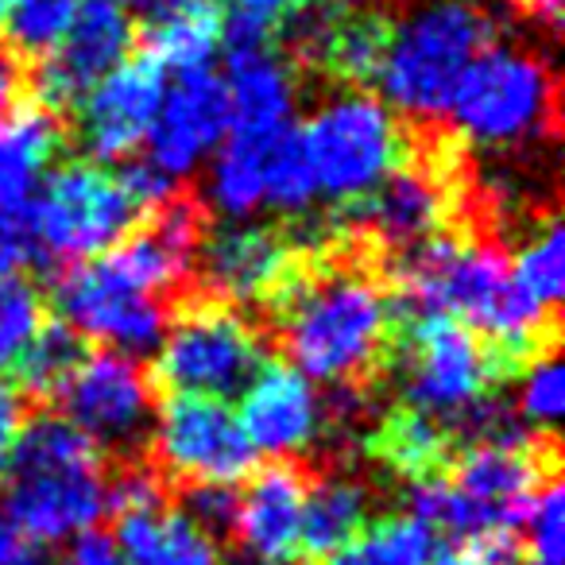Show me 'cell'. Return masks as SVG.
<instances>
[{
	"mask_svg": "<svg viewBox=\"0 0 565 565\" xmlns=\"http://www.w3.org/2000/svg\"><path fill=\"white\" fill-rule=\"evenodd\" d=\"M557 477V454L550 441H472L457 449L446 480L488 519L511 531L523 523L534 492Z\"/></svg>",
	"mask_w": 565,
	"mask_h": 565,
	"instance_id": "5bb4252c",
	"label": "cell"
},
{
	"mask_svg": "<svg viewBox=\"0 0 565 565\" xmlns=\"http://www.w3.org/2000/svg\"><path fill=\"white\" fill-rule=\"evenodd\" d=\"M113 542L125 565H225L217 539L167 503L117 515Z\"/></svg>",
	"mask_w": 565,
	"mask_h": 565,
	"instance_id": "603a6c76",
	"label": "cell"
},
{
	"mask_svg": "<svg viewBox=\"0 0 565 565\" xmlns=\"http://www.w3.org/2000/svg\"><path fill=\"white\" fill-rule=\"evenodd\" d=\"M318 202V182L310 171L299 128H287L264 156V205L279 213H307Z\"/></svg>",
	"mask_w": 565,
	"mask_h": 565,
	"instance_id": "f1b7e54d",
	"label": "cell"
},
{
	"mask_svg": "<svg viewBox=\"0 0 565 565\" xmlns=\"http://www.w3.org/2000/svg\"><path fill=\"white\" fill-rule=\"evenodd\" d=\"M511 279H515V287L534 307L554 315L565 291V236L557 221H546V225L531 236V244H526L515 264H511Z\"/></svg>",
	"mask_w": 565,
	"mask_h": 565,
	"instance_id": "4dcf8cb0",
	"label": "cell"
},
{
	"mask_svg": "<svg viewBox=\"0 0 565 565\" xmlns=\"http://www.w3.org/2000/svg\"><path fill=\"white\" fill-rule=\"evenodd\" d=\"M523 523L531 526V565H562L565 562V492L562 480H546L534 492Z\"/></svg>",
	"mask_w": 565,
	"mask_h": 565,
	"instance_id": "d6a6232c",
	"label": "cell"
},
{
	"mask_svg": "<svg viewBox=\"0 0 565 565\" xmlns=\"http://www.w3.org/2000/svg\"><path fill=\"white\" fill-rule=\"evenodd\" d=\"M17 97H20V66L9 51L0 47V125L12 117L17 109Z\"/></svg>",
	"mask_w": 565,
	"mask_h": 565,
	"instance_id": "60d3db41",
	"label": "cell"
},
{
	"mask_svg": "<svg viewBox=\"0 0 565 565\" xmlns=\"http://www.w3.org/2000/svg\"><path fill=\"white\" fill-rule=\"evenodd\" d=\"M20 426H24V399H20L17 387L0 384V472L9 465V454L20 438Z\"/></svg>",
	"mask_w": 565,
	"mask_h": 565,
	"instance_id": "74e56055",
	"label": "cell"
},
{
	"mask_svg": "<svg viewBox=\"0 0 565 565\" xmlns=\"http://www.w3.org/2000/svg\"><path fill=\"white\" fill-rule=\"evenodd\" d=\"M136 43V24L113 0H82L58 43L43 58H35L32 89L35 105L51 113L78 109V102L120 63Z\"/></svg>",
	"mask_w": 565,
	"mask_h": 565,
	"instance_id": "4fadbf2b",
	"label": "cell"
},
{
	"mask_svg": "<svg viewBox=\"0 0 565 565\" xmlns=\"http://www.w3.org/2000/svg\"><path fill=\"white\" fill-rule=\"evenodd\" d=\"M492 47V20L472 0H438L387 35L376 86L387 109L418 120L446 117L461 74Z\"/></svg>",
	"mask_w": 565,
	"mask_h": 565,
	"instance_id": "3957f363",
	"label": "cell"
},
{
	"mask_svg": "<svg viewBox=\"0 0 565 565\" xmlns=\"http://www.w3.org/2000/svg\"><path fill=\"white\" fill-rule=\"evenodd\" d=\"M264 364L256 330L225 302H190L159 341L156 387L167 395H210L228 399L244 392Z\"/></svg>",
	"mask_w": 565,
	"mask_h": 565,
	"instance_id": "52a82bcc",
	"label": "cell"
},
{
	"mask_svg": "<svg viewBox=\"0 0 565 565\" xmlns=\"http://www.w3.org/2000/svg\"><path fill=\"white\" fill-rule=\"evenodd\" d=\"M372 449H376V457L387 469L415 484V480L441 477L449 469V461L457 454V434L438 418L423 415V411L395 407L376 430Z\"/></svg>",
	"mask_w": 565,
	"mask_h": 565,
	"instance_id": "cb8c5ba5",
	"label": "cell"
},
{
	"mask_svg": "<svg viewBox=\"0 0 565 565\" xmlns=\"http://www.w3.org/2000/svg\"><path fill=\"white\" fill-rule=\"evenodd\" d=\"M271 143H244L228 140V136L221 140V151L210 171V198L221 213L252 217L256 210H264V156Z\"/></svg>",
	"mask_w": 565,
	"mask_h": 565,
	"instance_id": "4316f807",
	"label": "cell"
},
{
	"mask_svg": "<svg viewBox=\"0 0 565 565\" xmlns=\"http://www.w3.org/2000/svg\"><path fill=\"white\" fill-rule=\"evenodd\" d=\"M228 140L271 143L295 125L291 66L275 55L271 43L225 51Z\"/></svg>",
	"mask_w": 565,
	"mask_h": 565,
	"instance_id": "d6986e66",
	"label": "cell"
},
{
	"mask_svg": "<svg viewBox=\"0 0 565 565\" xmlns=\"http://www.w3.org/2000/svg\"><path fill=\"white\" fill-rule=\"evenodd\" d=\"M20 565H51V562H43V557H35L32 550H28V557H24V562H20Z\"/></svg>",
	"mask_w": 565,
	"mask_h": 565,
	"instance_id": "ee69618b",
	"label": "cell"
},
{
	"mask_svg": "<svg viewBox=\"0 0 565 565\" xmlns=\"http://www.w3.org/2000/svg\"><path fill=\"white\" fill-rule=\"evenodd\" d=\"M47 322V307L43 295L35 291V282L24 275H9L0 279V376H9L32 338Z\"/></svg>",
	"mask_w": 565,
	"mask_h": 565,
	"instance_id": "1f68e13d",
	"label": "cell"
},
{
	"mask_svg": "<svg viewBox=\"0 0 565 565\" xmlns=\"http://www.w3.org/2000/svg\"><path fill=\"white\" fill-rule=\"evenodd\" d=\"M82 0H9L4 4V51L12 58H43L78 17Z\"/></svg>",
	"mask_w": 565,
	"mask_h": 565,
	"instance_id": "f546056e",
	"label": "cell"
},
{
	"mask_svg": "<svg viewBox=\"0 0 565 565\" xmlns=\"http://www.w3.org/2000/svg\"><path fill=\"white\" fill-rule=\"evenodd\" d=\"M449 213V194L441 174L426 167H395L369 198H361L353 221L369 225L392 248H415L441 233Z\"/></svg>",
	"mask_w": 565,
	"mask_h": 565,
	"instance_id": "ffe728a7",
	"label": "cell"
},
{
	"mask_svg": "<svg viewBox=\"0 0 565 565\" xmlns=\"http://www.w3.org/2000/svg\"><path fill=\"white\" fill-rule=\"evenodd\" d=\"M221 0H159L140 28L143 55L167 74L205 71L221 51Z\"/></svg>",
	"mask_w": 565,
	"mask_h": 565,
	"instance_id": "7402d4cb",
	"label": "cell"
},
{
	"mask_svg": "<svg viewBox=\"0 0 565 565\" xmlns=\"http://www.w3.org/2000/svg\"><path fill=\"white\" fill-rule=\"evenodd\" d=\"M392 356L403 372V407L430 418H461L508 380V364L469 326L449 318L399 322Z\"/></svg>",
	"mask_w": 565,
	"mask_h": 565,
	"instance_id": "5b68a950",
	"label": "cell"
},
{
	"mask_svg": "<svg viewBox=\"0 0 565 565\" xmlns=\"http://www.w3.org/2000/svg\"><path fill=\"white\" fill-rule=\"evenodd\" d=\"M32 252H35L32 221L17 217V213H0V279L24 271L32 264Z\"/></svg>",
	"mask_w": 565,
	"mask_h": 565,
	"instance_id": "8d00e7d4",
	"label": "cell"
},
{
	"mask_svg": "<svg viewBox=\"0 0 565 565\" xmlns=\"http://www.w3.org/2000/svg\"><path fill=\"white\" fill-rule=\"evenodd\" d=\"M241 430L256 454L291 457L315 441L322 426V399L299 369L264 361L241 392Z\"/></svg>",
	"mask_w": 565,
	"mask_h": 565,
	"instance_id": "e0dca14e",
	"label": "cell"
},
{
	"mask_svg": "<svg viewBox=\"0 0 565 565\" xmlns=\"http://www.w3.org/2000/svg\"><path fill=\"white\" fill-rule=\"evenodd\" d=\"M63 148V125L51 109L28 102L17 105L0 125V213L28 217L43 171Z\"/></svg>",
	"mask_w": 565,
	"mask_h": 565,
	"instance_id": "44dd1931",
	"label": "cell"
},
{
	"mask_svg": "<svg viewBox=\"0 0 565 565\" xmlns=\"http://www.w3.org/2000/svg\"><path fill=\"white\" fill-rule=\"evenodd\" d=\"M151 430H156L159 465L186 484L233 488L256 469V449L244 438L241 418L228 399L167 395Z\"/></svg>",
	"mask_w": 565,
	"mask_h": 565,
	"instance_id": "30bf717a",
	"label": "cell"
},
{
	"mask_svg": "<svg viewBox=\"0 0 565 565\" xmlns=\"http://www.w3.org/2000/svg\"><path fill=\"white\" fill-rule=\"evenodd\" d=\"M4 4H9V0H0V24H4Z\"/></svg>",
	"mask_w": 565,
	"mask_h": 565,
	"instance_id": "f6af8a7d",
	"label": "cell"
},
{
	"mask_svg": "<svg viewBox=\"0 0 565 565\" xmlns=\"http://www.w3.org/2000/svg\"><path fill=\"white\" fill-rule=\"evenodd\" d=\"M399 318L364 275L307 279L282 307V345L291 369L322 384H349L392 361Z\"/></svg>",
	"mask_w": 565,
	"mask_h": 565,
	"instance_id": "7a4b0ae2",
	"label": "cell"
},
{
	"mask_svg": "<svg viewBox=\"0 0 565 565\" xmlns=\"http://www.w3.org/2000/svg\"><path fill=\"white\" fill-rule=\"evenodd\" d=\"M28 221H32L35 244L47 256L82 264L125 241L140 225V210L125 194L117 174L74 159L43 179Z\"/></svg>",
	"mask_w": 565,
	"mask_h": 565,
	"instance_id": "ba28073f",
	"label": "cell"
},
{
	"mask_svg": "<svg viewBox=\"0 0 565 565\" xmlns=\"http://www.w3.org/2000/svg\"><path fill=\"white\" fill-rule=\"evenodd\" d=\"M86 338L71 330L63 322H43V330L32 338V345L24 349V356L17 361L12 376L24 387L28 395H43V399H55L63 392V384L74 376V369L86 356Z\"/></svg>",
	"mask_w": 565,
	"mask_h": 565,
	"instance_id": "83f0119b",
	"label": "cell"
},
{
	"mask_svg": "<svg viewBox=\"0 0 565 565\" xmlns=\"http://www.w3.org/2000/svg\"><path fill=\"white\" fill-rule=\"evenodd\" d=\"M310 0H233L236 12H248V17H259L267 24H279V20H291L295 12L307 9Z\"/></svg>",
	"mask_w": 565,
	"mask_h": 565,
	"instance_id": "ab89813d",
	"label": "cell"
},
{
	"mask_svg": "<svg viewBox=\"0 0 565 565\" xmlns=\"http://www.w3.org/2000/svg\"><path fill=\"white\" fill-rule=\"evenodd\" d=\"M28 557V542L9 519V511L0 508V565H20Z\"/></svg>",
	"mask_w": 565,
	"mask_h": 565,
	"instance_id": "b9f144b4",
	"label": "cell"
},
{
	"mask_svg": "<svg viewBox=\"0 0 565 565\" xmlns=\"http://www.w3.org/2000/svg\"><path fill=\"white\" fill-rule=\"evenodd\" d=\"M519 376H523V384H519V415L534 426H554L565 407V372L557 364V353L531 361Z\"/></svg>",
	"mask_w": 565,
	"mask_h": 565,
	"instance_id": "836d02e7",
	"label": "cell"
},
{
	"mask_svg": "<svg viewBox=\"0 0 565 565\" xmlns=\"http://www.w3.org/2000/svg\"><path fill=\"white\" fill-rule=\"evenodd\" d=\"M4 511L24 542H71L109 511L102 449L63 415L24 418L4 465Z\"/></svg>",
	"mask_w": 565,
	"mask_h": 565,
	"instance_id": "6da1fadb",
	"label": "cell"
},
{
	"mask_svg": "<svg viewBox=\"0 0 565 565\" xmlns=\"http://www.w3.org/2000/svg\"><path fill=\"white\" fill-rule=\"evenodd\" d=\"M51 302L78 338H94L125 356L159 349L171 322L163 299L136 287L105 252L58 271Z\"/></svg>",
	"mask_w": 565,
	"mask_h": 565,
	"instance_id": "9c48e42d",
	"label": "cell"
},
{
	"mask_svg": "<svg viewBox=\"0 0 565 565\" xmlns=\"http://www.w3.org/2000/svg\"><path fill=\"white\" fill-rule=\"evenodd\" d=\"M182 515L198 523L205 534H225L236 523V492L225 484H186L182 488Z\"/></svg>",
	"mask_w": 565,
	"mask_h": 565,
	"instance_id": "d590c367",
	"label": "cell"
},
{
	"mask_svg": "<svg viewBox=\"0 0 565 565\" xmlns=\"http://www.w3.org/2000/svg\"><path fill=\"white\" fill-rule=\"evenodd\" d=\"M318 194L338 202L369 198L395 167H403V132L384 102L338 94L299 128Z\"/></svg>",
	"mask_w": 565,
	"mask_h": 565,
	"instance_id": "8992f818",
	"label": "cell"
},
{
	"mask_svg": "<svg viewBox=\"0 0 565 565\" xmlns=\"http://www.w3.org/2000/svg\"><path fill=\"white\" fill-rule=\"evenodd\" d=\"M113 4H120V9H156L159 0H113Z\"/></svg>",
	"mask_w": 565,
	"mask_h": 565,
	"instance_id": "7bdbcfd3",
	"label": "cell"
},
{
	"mask_svg": "<svg viewBox=\"0 0 565 565\" xmlns=\"http://www.w3.org/2000/svg\"><path fill=\"white\" fill-rule=\"evenodd\" d=\"M167 89V71L148 55L125 58L78 102V140L94 163L128 159L151 132Z\"/></svg>",
	"mask_w": 565,
	"mask_h": 565,
	"instance_id": "9a60e30c",
	"label": "cell"
},
{
	"mask_svg": "<svg viewBox=\"0 0 565 565\" xmlns=\"http://www.w3.org/2000/svg\"><path fill=\"white\" fill-rule=\"evenodd\" d=\"M66 565H125L117 554V542L102 531H86L74 539L71 554H66Z\"/></svg>",
	"mask_w": 565,
	"mask_h": 565,
	"instance_id": "f35d334b",
	"label": "cell"
},
{
	"mask_svg": "<svg viewBox=\"0 0 565 565\" xmlns=\"http://www.w3.org/2000/svg\"><path fill=\"white\" fill-rule=\"evenodd\" d=\"M430 565H519L515 531H477V534H449L430 550Z\"/></svg>",
	"mask_w": 565,
	"mask_h": 565,
	"instance_id": "e575fe53",
	"label": "cell"
},
{
	"mask_svg": "<svg viewBox=\"0 0 565 565\" xmlns=\"http://www.w3.org/2000/svg\"><path fill=\"white\" fill-rule=\"evenodd\" d=\"M244 480L248 484L236 495V539L256 557V565H299L302 495H307L302 469L291 461H275L248 472Z\"/></svg>",
	"mask_w": 565,
	"mask_h": 565,
	"instance_id": "ac0fdd59",
	"label": "cell"
},
{
	"mask_svg": "<svg viewBox=\"0 0 565 565\" xmlns=\"http://www.w3.org/2000/svg\"><path fill=\"white\" fill-rule=\"evenodd\" d=\"M228 132V97L225 78L205 71L174 74L163 89V102L148 132V163L171 174L174 182L190 174L213 148H221Z\"/></svg>",
	"mask_w": 565,
	"mask_h": 565,
	"instance_id": "2e32d148",
	"label": "cell"
},
{
	"mask_svg": "<svg viewBox=\"0 0 565 565\" xmlns=\"http://www.w3.org/2000/svg\"><path fill=\"white\" fill-rule=\"evenodd\" d=\"M369 523V492L349 477H326L302 495V562H322Z\"/></svg>",
	"mask_w": 565,
	"mask_h": 565,
	"instance_id": "d4e9b609",
	"label": "cell"
},
{
	"mask_svg": "<svg viewBox=\"0 0 565 565\" xmlns=\"http://www.w3.org/2000/svg\"><path fill=\"white\" fill-rule=\"evenodd\" d=\"M446 117L484 148L539 140L557 125L554 74L519 47H484L457 82Z\"/></svg>",
	"mask_w": 565,
	"mask_h": 565,
	"instance_id": "277c9868",
	"label": "cell"
},
{
	"mask_svg": "<svg viewBox=\"0 0 565 565\" xmlns=\"http://www.w3.org/2000/svg\"><path fill=\"white\" fill-rule=\"evenodd\" d=\"M430 550L434 531L426 523L415 515H384L315 565H430Z\"/></svg>",
	"mask_w": 565,
	"mask_h": 565,
	"instance_id": "484cf974",
	"label": "cell"
},
{
	"mask_svg": "<svg viewBox=\"0 0 565 565\" xmlns=\"http://www.w3.org/2000/svg\"><path fill=\"white\" fill-rule=\"evenodd\" d=\"M202 279L217 302L282 310L310 279L307 252L264 225H228L198 244Z\"/></svg>",
	"mask_w": 565,
	"mask_h": 565,
	"instance_id": "7c38bea8",
	"label": "cell"
},
{
	"mask_svg": "<svg viewBox=\"0 0 565 565\" xmlns=\"http://www.w3.org/2000/svg\"><path fill=\"white\" fill-rule=\"evenodd\" d=\"M55 403L97 449L132 454L151 430V380L117 349H89Z\"/></svg>",
	"mask_w": 565,
	"mask_h": 565,
	"instance_id": "8fae6325",
	"label": "cell"
}]
</instances>
